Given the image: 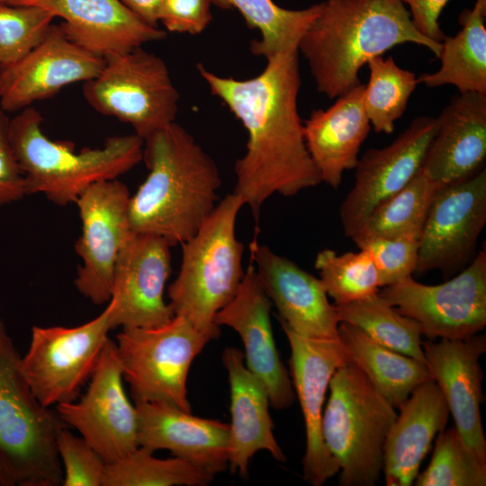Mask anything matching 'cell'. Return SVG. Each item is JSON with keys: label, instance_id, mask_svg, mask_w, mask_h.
I'll list each match as a JSON object with an SVG mask.
<instances>
[{"label": "cell", "instance_id": "1", "mask_svg": "<svg viewBox=\"0 0 486 486\" xmlns=\"http://www.w3.org/2000/svg\"><path fill=\"white\" fill-rule=\"evenodd\" d=\"M196 68L212 94L247 130L246 152L234 166L233 193L249 207L256 222L270 196H293L322 183L307 149L298 111V46L266 59L264 70L248 79L219 76L202 63Z\"/></svg>", "mask_w": 486, "mask_h": 486}, {"label": "cell", "instance_id": "2", "mask_svg": "<svg viewBox=\"0 0 486 486\" xmlns=\"http://www.w3.org/2000/svg\"><path fill=\"white\" fill-rule=\"evenodd\" d=\"M148 174L130 198L134 233L173 247L192 238L215 209L221 180L212 158L176 122L144 140Z\"/></svg>", "mask_w": 486, "mask_h": 486}, {"label": "cell", "instance_id": "3", "mask_svg": "<svg viewBox=\"0 0 486 486\" xmlns=\"http://www.w3.org/2000/svg\"><path fill=\"white\" fill-rule=\"evenodd\" d=\"M439 57L442 42L424 36L400 0H325L298 43L319 93L338 98L360 83L367 62L402 43Z\"/></svg>", "mask_w": 486, "mask_h": 486}, {"label": "cell", "instance_id": "4", "mask_svg": "<svg viewBox=\"0 0 486 486\" xmlns=\"http://www.w3.org/2000/svg\"><path fill=\"white\" fill-rule=\"evenodd\" d=\"M42 121L40 112L29 106L9 122V139L27 195L41 194L60 206L75 203L91 184L117 179L142 160L144 140L134 133L110 137L100 148L76 152L72 141L46 136Z\"/></svg>", "mask_w": 486, "mask_h": 486}, {"label": "cell", "instance_id": "5", "mask_svg": "<svg viewBox=\"0 0 486 486\" xmlns=\"http://www.w3.org/2000/svg\"><path fill=\"white\" fill-rule=\"evenodd\" d=\"M243 200L233 192L216 205L195 234L181 244L182 261L167 288L175 315L184 317L211 339L220 335L214 319L236 295L244 277V244L236 236Z\"/></svg>", "mask_w": 486, "mask_h": 486}, {"label": "cell", "instance_id": "6", "mask_svg": "<svg viewBox=\"0 0 486 486\" xmlns=\"http://www.w3.org/2000/svg\"><path fill=\"white\" fill-rule=\"evenodd\" d=\"M21 358L0 320V486H57L63 480L57 437L67 425L32 393Z\"/></svg>", "mask_w": 486, "mask_h": 486}, {"label": "cell", "instance_id": "7", "mask_svg": "<svg viewBox=\"0 0 486 486\" xmlns=\"http://www.w3.org/2000/svg\"><path fill=\"white\" fill-rule=\"evenodd\" d=\"M322 415V436L339 466L341 486H374L397 411L351 361L333 374Z\"/></svg>", "mask_w": 486, "mask_h": 486}, {"label": "cell", "instance_id": "8", "mask_svg": "<svg viewBox=\"0 0 486 486\" xmlns=\"http://www.w3.org/2000/svg\"><path fill=\"white\" fill-rule=\"evenodd\" d=\"M210 340L178 315L157 327L122 328L116 335V351L135 403L165 402L192 412L187 376Z\"/></svg>", "mask_w": 486, "mask_h": 486}, {"label": "cell", "instance_id": "9", "mask_svg": "<svg viewBox=\"0 0 486 486\" xmlns=\"http://www.w3.org/2000/svg\"><path fill=\"white\" fill-rule=\"evenodd\" d=\"M82 92L95 111L128 123L143 140L178 112L179 93L166 62L141 47L105 60Z\"/></svg>", "mask_w": 486, "mask_h": 486}, {"label": "cell", "instance_id": "10", "mask_svg": "<svg viewBox=\"0 0 486 486\" xmlns=\"http://www.w3.org/2000/svg\"><path fill=\"white\" fill-rule=\"evenodd\" d=\"M113 304L93 320L76 327L32 328L27 353L21 358L22 374L45 407L76 400L109 339Z\"/></svg>", "mask_w": 486, "mask_h": 486}, {"label": "cell", "instance_id": "11", "mask_svg": "<svg viewBox=\"0 0 486 486\" xmlns=\"http://www.w3.org/2000/svg\"><path fill=\"white\" fill-rule=\"evenodd\" d=\"M378 293L416 320L429 340L464 338L486 326V251H479L454 277L428 285L408 276Z\"/></svg>", "mask_w": 486, "mask_h": 486}, {"label": "cell", "instance_id": "12", "mask_svg": "<svg viewBox=\"0 0 486 486\" xmlns=\"http://www.w3.org/2000/svg\"><path fill=\"white\" fill-rule=\"evenodd\" d=\"M129 188L118 179L94 183L77 197L81 234L75 251L81 259L75 286L93 303H108L119 253L133 234Z\"/></svg>", "mask_w": 486, "mask_h": 486}, {"label": "cell", "instance_id": "13", "mask_svg": "<svg viewBox=\"0 0 486 486\" xmlns=\"http://www.w3.org/2000/svg\"><path fill=\"white\" fill-rule=\"evenodd\" d=\"M85 394L79 400L58 404L55 410L66 423L102 456L115 462L138 446L136 406L123 387L115 342L108 339Z\"/></svg>", "mask_w": 486, "mask_h": 486}, {"label": "cell", "instance_id": "14", "mask_svg": "<svg viewBox=\"0 0 486 486\" xmlns=\"http://www.w3.org/2000/svg\"><path fill=\"white\" fill-rule=\"evenodd\" d=\"M486 224V170L436 189L418 240L415 273L456 274L472 260Z\"/></svg>", "mask_w": 486, "mask_h": 486}, {"label": "cell", "instance_id": "15", "mask_svg": "<svg viewBox=\"0 0 486 486\" xmlns=\"http://www.w3.org/2000/svg\"><path fill=\"white\" fill-rule=\"evenodd\" d=\"M281 322L291 348L290 368L295 396L305 425L306 450L302 464L304 480L323 485L339 472L322 436L324 400L335 371L350 362L339 338H310L293 332Z\"/></svg>", "mask_w": 486, "mask_h": 486}, {"label": "cell", "instance_id": "16", "mask_svg": "<svg viewBox=\"0 0 486 486\" xmlns=\"http://www.w3.org/2000/svg\"><path fill=\"white\" fill-rule=\"evenodd\" d=\"M436 130V118L417 117L390 145L371 148L358 159L354 185L339 207L346 238L357 232L376 205L418 174Z\"/></svg>", "mask_w": 486, "mask_h": 486}, {"label": "cell", "instance_id": "17", "mask_svg": "<svg viewBox=\"0 0 486 486\" xmlns=\"http://www.w3.org/2000/svg\"><path fill=\"white\" fill-rule=\"evenodd\" d=\"M171 246L161 237L134 233L116 260L111 301L112 328H151L175 313L164 298L171 273Z\"/></svg>", "mask_w": 486, "mask_h": 486}, {"label": "cell", "instance_id": "18", "mask_svg": "<svg viewBox=\"0 0 486 486\" xmlns=\"http://www.w3.org/2000/svg\"><path fill=\"white\" fill-rule=\"evenodd\" d=\"M105 60L76 45L51 24L42 40L17 62L0 68V105L21 111L65 86L95 77Z\"/></svg>", "mask_w": 486, "mask_h": 486}, {"label": "cell", "instance_id": "19", "mask_svg": "<svg viewBox=\"0 0 486 486\" xmlns=\"http://www.w3.org/2000/svg\"><path fill=\"white\" fill-rule=\"evenodd\" d=\"M249 251L259 281L276 307L280 321L306 338H338L337 310L328 302L320 278L260 244L256 238L249 244Z\"/></svg>", "mask_w": 486, "mask_h": 486}, {"label": "cell", "instance_id": "20", "mask_svg": "<svg viewBox=\"0 0 486 486\" xmlns=\"http://www.w3.org/2000/svg\"><path fill=\"white\" fill-rule=\"evenodd\" d=\"M271 305L251 261L235 297L216 314L214 322L218 327H230L239 335L245 347L246 366L266 387L270 404L283 410L292 406L296 396L275 346Z\"/></svg>", "mask_w": 486, "mask_h": 486}, {"label": "cell", "instance_id": "21", "mask_svg": "<svg viewBox=\"0 0 486 486\" xmlns=\"http://www.w3.org/2000/svg\"><path fill=\"white\" fill-rule=\"evenodd\" d=\"M425 364L439 387L454 427L477 455L486 461L481 403L483 374L479 363L486 351V338L475 334L464 338L422 342Z\"/></svg>", "mask_w": 486, "mask_h": 486}, {"label": "cell", "instance_id": "22", "mask_svg": "<svg viewBox=\"0 0 486 486\" xmlns=\"http://www.w3.org/2000/svg\"><path fill=\"white\" fill-rule=\"evenodd\" d=\"M15 5L40 6L62 18L68 38L104 60L166 37L120 0H21Z\"/></svg>", "mask_w": 486, "mask_h": 486}, {"label": "cell", "instance_id": "23", "mask_svg": "<svg viewBox=\"0 0 486 486\" xmlns=\"http://www.w3.org/2000/svg\"><path fill=\"white\" fill-rule=\"evenodd\" d=\"M139 446L166 449L213 474L229 465L230 424L196 417L171 404L135 403Z\"/></svg>", "mask_w": 486, "mask_h": 486}, {"label": "cell", "instance_id": "24", "mask_svg": "<svg viewBox=\"0 0 486 486\" xmlns=\"http://www.w3.org/2000/svg\"><path fill=\"white\" fill-rule=\"evenodd\" d=\"M486 158V94L454 96L436 118V133L421 170L441 187L472 177Z\"/></svg>", "mask_w": 486, "mask_h": 486}, {"label": "cell", "instance_id": "25", "mask_svg": "<svg viewBox=\"0 0 486 486\" xmlns=\"http://www.w3.org/2000/svg\"><path fill=\"white\" fill-rule=\"evenodd\" d=\"M221 359L230 391L228 466L231 472L247 477L251 459L260 450H266L278 462H285L286 456L274 435L266 387L248 369L238 348L226 347Z\"/></svg>", "mask_w": 486, "mask_h": 486}, {"label": "cell", "instance_id": "26", "mask_svg": "<svg viewBox=\"0 0 486 486\" xmlns=\"http://www.w3.org/2000/svg\"><path fill=\"white\" fill-rule=\"evenodd\" d=\"M364 85L359 84L337 98L326 110L312 111L303 122V135L321 182L338 189L346 170L355 169L360 148L371 123L364 102Z\"/></svg>", "mask_w": 486, "mask_h": 486}, {"label": "cell", "instance_id": "27", "mask_svg": "<svg viewBox=\"0 0 486 486\" xmlns=\"http://www.w3.org/2000/svg\"><path fill=\"white\" fill-rule=\"evenodd\" d=\"M386 436L383 470L387 486H410L436 434L450 415L445 398L431 379L417 386L404 403Z\"/></svg>", "mask_w": 486, "mask_h": 486}, {"label": "cell", "instance_id": "28", "mask_svg": "<svg viewBox=\"0 0 486 486\" xmlns=\"http://www.w3.org/2000/svg\"><path fill=\"white\" fill-rule=\"evenodd\" d=\"M338 338L350 361L398 410L417 386L432 379L426 364L378 344L354 325L339 322Z\"/></svg>", "mask_w": 486, "mask_h": 486}, {"label": "cell", "instance_id": "29", "mask_svg": "<svg viewBox=\"0 0 486 486\" xmlns=\"http://www.w3.org/2000/svg\"><path fill=\"white\" fill-rule=\"evenodd\" d=\"M486 0H476L473 8L460 17L462 30L445 36L438 57L439 69L420 75L418 84L428 87L454 86L460 92L486 94Z\"/></svg>", "mask_w": 486, "mask_h": 486}, {"label": "cell", "instance_id": "30", "mask_svg": "<svg viewBox=\"0 0 486 486\" xmlns=\"http://www.w3.org/2000/svg\"><path fill=\"white\" fill-rule=\"evenodd\" d=\"M212 3L222 9H236L249 28L258 30L261 37L251 42L250 50L266 59L298 46L322 9V2L301 10L282 8L272 0H212Z\"/></svg>", "mask_w": 486, "mask_h": 486}, {"label": "cell", "instance_id": "31", "mask_svg": "<svg viewBox=\"0 0 486 486\" xmlns=\"http://www.w3.org/2000/svg\"><path fill=\"white\" fill-rule=\"evenodd\" d=\"M335 308L339 322L354 325L378 344L425 364L419 324L378 292Z\"/></svg>", "mask_w": 486, "mask_h": 486}, {"label": "cell", "instance_id": "32", "mask_svg": "<svg viewBox=\"0 0 486 486\" xmlns=\"http://www.w3.org/2000/svg\"><path fill=\"white\" fill-rule=\"evenodd\" d=\"M436 187L423 171L369 213L351 239L360 237L419 240Z\"/></svg>", "mask_w": 486, "mask_h": 486}, {"label": "cell", "instance_id": "33", "mask_svg": "<svg viewBox=\"0 0 486 486\" xmlns=\"http://www.w3.org/2000/svg\"><path fill=\"white\" fill-rule=\"evenodd\" d=\"M153 453L138 446L124 457L106 464L102 486H206L214 478L184 459H160Z\"/></svg>", "mask_w": 486, "mask_h": 486}, {"label": "cell", "instance_id": "34", "mask_svg": "<svg viewBox=\"0 0 486 486\" xmlns=\"http://www.w3.org/2000/svg\"><path fill=\"white\" fill-rule=\"evenodd\" d=\"M366 65L370 71L363 94L366 115L377 133L391 134L416 89L417 76L400 68L392 57H375Z\"/></svg>", "mask_w": 486, "mask_h": 486}, {"label": "cell", "instance_id": "35", "mask_svg": "<svg viewBox=\"0 0 486 486\" xmlns=\"http://www.w3.org/2000/svg\"><path fill=\"white\" fill-rule=\"evenodd\" d=\"M314 266L334 305L348 304L380 290L377 270L365 250L339 255L324 248L318 252Z\"/></svg>", "mask_w": 486, "mask_h": 486}, {"label": "cell", "instance_id": "36", "mask_svg": "<svg viewBox=\"0 0 486 486\" xmlns=\"http://www.w3.org/2000/svg\"><path fill=\"white\" fill-rule=\"evenodd\" d=\"M414 482L417 486H484L486 461L454 426L437 434L431 461Z\"/></svg>", "mask_w": 486, "mask_h": 486}, {"label": "cell", "instance_id": "37", "mask_svg": "<svg viewBox=\"0 0 486 486\" xmlns=\"http://www.w3.org/2000/svg\"><path fill=\"white\" fill-rule=\"evenodd\" d=\"M54 18L40 6L0 3V68L17 62L36 47Z\"/></svg>", "mask_w": 486, "mask_h": 486}, {"label": "cell", "instance_id": "38", "mask_svg": "<svg viewBox=\"0 0 486 486\" xmlns=\"http://www.w3.org/2000/svg\"><path fill=\"white\" fill-rule=\"evenodd\" d=\"M359 249L365 250L377 270L380 288L392 284L415 273L418 241L360 237L352 239Z\"/></svg>", "mask_w": 486, "mask_h": 486}, {"label": "cell", "instance_id": "39", "mask_svg": "<svg viewBox=\"0 0 486 486\" xmlns=\"http://www.w3.org/2000/svg\"><path fill=\"white\" fill-rule=\"evenodd\" d=\"M57 450L63 469L62 486H102L106 463L81 436L60 430Z\"/></svg>", "mask_w": 486, "mask_h": 486}, {"label": "cell", "instance_id": "40", "mask_svg": "<svg viewBox=\"0 0 486 486\" xmlns=\"http://www.w3.org/2000/svg\"><path fill=\"white\" fill-rule=\"evenodd\" d=\"M212 0H162L158 22L166 31L196 35L210 24Z\"/></svg>", "mask_w": 486, "mask_h": 486}, {"label": "cell", "instance_id": "41", "mask_svg": "<svg viewBox=\"0 0 486 486\" xmlns=\"http://www.w3.org/2000/svg\"><path fill=\"white\" fill-rule=\"evenodd\" d=\"M6 113L0 105V204L17 202L27 195L24 176L11 146L10 119Z\"/></svg>", "mask_w": 486, "mask_h": 486}, {"label": "cell", "instance_id": "42", "mask_svg": "<svg viewBox=\"0 0 486 486\" xmlns=\"http://www.w3.org/2000/svg\"><path fill=\"white\" fill-rule=\"evenodd\" d=\"M409 5L415 27L428 39L442 42L445 33L440 28L439 16L449 0H400Z\"/></svg>", "mask_w": 486, "mask_h": 486}, {"label": "cell", "instance_id": "43", "mask_svg": "<svg viewBox=\"0 0 486 486\" xmlns=\"http://www.w3.org/2000/svg\"><path fill=\"white\" fill-rule=\"evenodd\" d=\"M126 7L148 24L158 27L162 0H120Z\"/></svg>", "mask_w": 486, "mask_h": 486}, {"label": "cell", "instance_id": "44", "mask_svg": "<svg viewBox=\"0 0 486 486\" xmlns=\"http://www.w3.org/2000/svg\"><path fill=\"white\" fill-rule=\"evenodd\" d=\"M20 1L21 0H0V3H5V4H12V5H15Z\"/></svg>", "mask_w": 486, "mask_h": 486}]
</instances>
